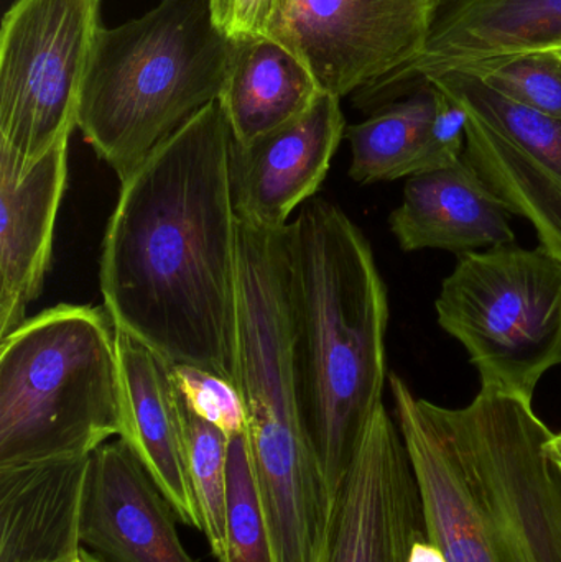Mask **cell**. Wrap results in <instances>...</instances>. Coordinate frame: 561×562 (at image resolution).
<instances>
[{"instance_id": "6da1fadb", "label": "cell", "mask_w": 561, "mask_h": 562, "mask_svg": "<svg viewBox=\"0 0 561 562\" xmlns=\"http://www.w3.org/2000/svg\"><path fill=\"white\" fill-rule=\"evenodd\" d=\"M220 101L122 184L99 284L109 316L173 366L237 382L239 223Z\"/></svg>"}, {"instance_id": "7a4b0ae2", "label": "cell", "mask_w": 561, "mask_h": 562, "mask_svg": "<svg viewBox=\"0 0 561 562\" xmlns=\"http://www.w3.org/2000/svg\"><path fill=\"white\" fill-rule=\"evenodd\" d=\"M428 537L447 562H561V468L532 403L483 390L464 408L389 375Z\"/></svg>"}, {"instance_id": "3957f363", "label": "cell", "mask_w": 561, "mask_h": 562, "mask_svg": "<svg viewBox=\"0 0 561 562\" xmlns=\"http://www.w3.org/2000/svg\"><path fill=\"white\" fill-rule=\"evenodd\" d=\"M287 240L300 408L335 497L382 405L388 288L371 244L335 203L306 201Z\"/></svg>"}, {"instance_id": "277c9868", "label": "cell", "mask_w": 561, "mask_h": 562, "mask_svg": "<svg viewBox=\"0 0 561 562\" xmlns=\"http://www.w3.org/2000/svg\"><path fill=\"white\" fill-rule=\"evenodd\" d=\"M233 46L211 0H160L137 19L102 26L78 127L121 183L220 99Z\"/></svg>"}, {"instance_id": "5b68a950", "label": "cell", "mask_w": 561, "mask_h": 562, "mask_svg": "<svg viewBox=\"0 0 561 562\" xmlns=\"http://www.w3.org/2000/svg\"><path fill=\"white\" fill-rule=\"evenodd\" d=\"M117 329L56 304L0 339V465L91 456L124 431Z\"/></svg>"}, {"instance_id": "8992f818", "label": "cell", "mask_w": 561, "mask_h": 562, "mask_svg": "<svg viewBox=\"0 0 561 562\" xmlns=\"http://www.w3.org/2000/svg\"><path fill=\"white\" fill-rule=\"evenodd\" d=\"M437 314L470 353L481 389L532 403L543 373L561 363V260L516 244L461 254Z\"/></svg>"}, {"instance_id": "52a82bcc", "label": "cell", "mask_w": 561, "mask_h": 562, "mask_svg": "<svg viewBox=\"0 0 561 562\" xmlns=\"http://www.w3.org/2000/svg\"><path fill=\"white\" fill-rule=\"evenodd\" d=\"M102 0H15L0 30V177L20 181L78 127Z\"/></svg>"}, {"instance_id": "ba28073f", "label": "cell", "mask_w": 561, "mask_h": 562, "mask_svg": "<svg viewBox=\"0 0 561 562\" xmlns=\"http://www.w3.org/2000/svg\"><path fill=\"white\" fill-rule=\"evenodd\" d=\"M422 81L467 111L463 157L561 260V121L504 98L467 69H440Z\"/></svg>"}, {"instance_id": "9c48e42d", "label": "cell", "mask_w": 561, "mask_h": 562, "mask_svg": "<svg viewBox=\"0 0 561 562\" xmlns=\"http://www.w3.org/2000/svg\"><path fill=\"white\" fill-rule=\"evenodd\" d=\"M441 0H290L283 45L322 91L355 94L424 53Z\"/></svg>"}, {"instance_id": "30bf717a", "label": "cell", "mask_w": 561, "mask_h": 562, "mask_svg": "<svg viewBox=\"0 0 561 562\" xmlns=\"http://www.w3.org/2000/svg\"><path fill=\"white\" fill-rule=\"evenodd\" d=\"M424 533L414 465L382 403L336 492L322 562H411Z\"/></svg>"}, {"instance_id": "8fae6325", "label": "cell", "mask_w": 561, "mask_h": 562, "mask_svg": "<svg viewBox=\"0 0 561 562\" xmlns=\"http://www.w3.org/2000/svg\"><path fill=\"white\" fill-rule=\"evenodd\" d=\"M346 134L341 99L322 92L295 121L249 145L229 144L237 221L285 229L296 207L315 196Z\"/></svg>"}, {"instance_id": "7c38bea8", "label": "cell", "mask_w": 561, "mask_h": 562, "mask_svg": "<svg viewBox=\"0 0 561 562\" xmlns=\"http://www.w3.org/2000/svg\"><path fill=\"white\" fill-rule=\"evenodd\" d=\"M177 515L124 439L92 452L81 541L104 562H197L184 550Z\"/></svg>"}, {"instance_id": "4fadbf2b", "label": "cell", "mask_w": 561, "mask_h": 562, "mask_svg": "<svg viewBox=\"0 0 561 562\" xmlns=\"http://www.w3.org/2000/svg\"><path fill=\"white\" fill-rule=\"evenodd\" d=\"M117 352L125 409L121 439L170 502L178 521L201 531L188 454L187 409L171 363L119 329Z\"/></svg>"}, {"instance_id": "5bb4252c", "label": "cell", "mask_w": 561, "mask_h": 562, "mask_svg": "<svg viewBox=\"0 0 561 562\" xmlns=\"http://www.w3.org/2000/svg\"><path fill=\"white\" fill-rule=\"evenodd\" d=\"M561 49V0H441L424 53L394 78L358 92L374 109L389 88L408 78L530 49Z\"/></svg>"}, {"instance_id": "9a60e30c", "label": "cell", "mask_w": 561, "mask_h": 562, "mask_svg": "<svg viewBox=\"0 0 561 562\" xmlns=\"http://www.w3.org/2000/svg\"><path fill=\"white\" fill-rule=\"evenodd\" d=\"M91 456L0 465V562H65L82 551Z\"/></svg>"}, {"instance_id": "2e32d148", "label": "cell", "mask_w": 561, "mask_h": 562, "mask_svg": "<svg viewBox=\"0 0 561 562\" xmlns=\"http://www.w3.org/2000/svg\"><path fill=\"white\" fill-rule=\"evenodd\" d=\"M68 145L69 138L56 144L20 181L0 177V339L25 323L52 266Z\"/></svg>"}, {"instance_id": "e0dca14e", "label": "cell", "mask_w": 561, "mask_h": 562, "mask_svg": "<svg viewBox=\"0 0 561 562\" xmlns=\"http://www.w3.org/2000/svg\"><path fill=\"white\" fill-rule=\"evenodd\" d=\"M510 211L461 158L450 167L412 175L389 224L405 252L467 254L514 244Z\"/></svg>"}, {"instance_id": "ac0fdd59", "label": "cell", "mask_w": 561, "mask_h": 562, "mask_svg": "<svg viewBox=\"0 0 561 562\" xmlns=\"http://www.w3.org/2000/svg\"><path fill=\"white\" fill-rule=\"evenodd\" d=\"M308 66L282 43L270 38L234 42L220 101L231 140L257 138L305 114L322 94Z\"/></svg>"}, {"instance_id": "d6986e66", "label": "cell", "mask_w": 561, "mask_h": 562, "mask_svg": "<svg viewBox=\"0 0 561 562\" xmlns=\"http://www.w3.org/2000/svg\"><path fill=\"white\" fill-rule=\"evenodd\" d=\"M437 102V88L422 81L407 98L388 102L366 121L346 127L352 155L349 177L372 184L417 175Z\"/></svg>"}, {"instance_id": "ffe728a7", "label": "cell", "mask_w": 561, "mask_h": 562, "mask_svg": "<svg viewBox=\"0 0 561 562\" xmlns=\"http://www.w3.org/2000/svg\"><path fill=\"white\" fill-rule=\"evenodd\" d=\"M226 554L220 562H277L247 435L229 438Z\"/></svg>"}, {"instance_id": "44dd1931", "label": "cell", "mask_w": 561, "mask_h": 562, "mask_svg": "<svg viewBox=\"0 0 561 562\" xmlns=\"http://www.w3.org/2000/svg\"><path fill=\"white\" fill-rule=\"evenodd\" d=\"M187 409L188 454L191 482L200 508L203 533L211 554L220 562L226 554L227 451L229 436Z\"/></svg>"}, {"instance_id": "7402d4cb", "label": "cell", "mask_w": 561, "mask_h": 562, "mask_svg": "<svg viewBox=\"0 0 561 562\" xmlns=\"http://www.w3.org/2000/svg\"><path fill=\"white\" fill-rule=\"evenodd\" d=\"M504 98L561 121V49H530L458 66Z\"/></svg>"}, {"instance_id": "603a6c76", "label": "cell", "mask_w": 561, "mask_h": 562, "mask_svg": "<svg viewBox=\"0 0 561 562\" xmlns=\"http://www.w3.org/2000/svg\"><path fill=\"white\" fill-rule=\"evenodd\" d=\"M171 373L191 413L216 426L229 438L246 432V405L236 383L191 366L171 363Z\"/></svg>"}, {"instance_id": "cb8c5ba5", "label": "cell", "mask_w": 561, "mask_h": 562, "mask_svg": "<svg viewBox=\"0 0 561 562\" xmlns=\"http://www.w3.org/2000/svg\"><path fill=\"white\" fill-rule=\"evenodd\" d=\"M290 0H211L217 29L231 42L247 38L285 40Z\"/></svg>"}, {"instance_id": "d4e9b609", "label": "cell", "mask_w": 561, "mask_h": 562, "mask_svg": "<svg viewBox=\"0 0 561 562\" xmlns=\"http://www.w3.org/2000/svg\"><path fill=\"white\" fill-rule=\"evenodd\" d=\"M437 91V111L425 137L418 173L457 164L463 158L467 148V111L440 89Z\"/></svg>"}, {"instance_id": "484cf974", "label": "cell", "mask_w": 561, "mask_h": 562, "mask_svg": "<svg viewBox=\"0 0 561 562\" xmlns=\"http://www.w3.org/2000/svg\"><path fill=\"white\" fill-rule=\"evenodd\" d=\"M411 562H447V560L440 548L430 540L427 531L412 547Z\"/></svg>"}, {"instance_id": "4316f807", "label": "cell", "mask_w": 561, "mask_h": 562, "mask_svg": "<svg viewBox=\"0 0 561 562\" xmlns=\"http://www.w3.org/2000/svg\"><path fill=\"white\" fill-rule=\"evenodd\" d=\"M547 452L561 468V432L560 435H553L552 439L547 442Z\"/></svg>"}, {"instance_id": "83f0119b", "label": "cell", "mask_w": 561, "mask_h": 562, "mask_svg": "<svg viewBox=\"0 0 561 562\" xmlns=\"http://www.w3.org/2000/svg\"><path fill=\"white\" fill-rule=\"evenodd\" d=\"M65 562H104L101 560V558L96 557L94 553H91L89 550L82 551L81 554H79L78 558H75V560H69Z\"/></svg>"}]
</instances>
